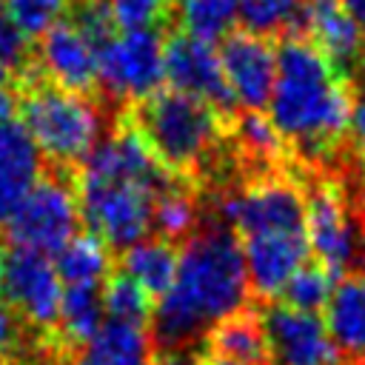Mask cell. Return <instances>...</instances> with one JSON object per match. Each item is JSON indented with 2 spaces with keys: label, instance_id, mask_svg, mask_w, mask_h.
<instances>
[{
  "label": "cell",
  "instance_id": "obj_1",
  "mask_svg": "<svg viewBox=\"0 0 365 365\" xmlns=\"http://www.w3.org/2000/svg\"><path fill=\"white\" fill-rule=\"evenodd\" d=\"M248 271L240 237L225 225H208L185 240L171 288L157 297L151 325L160 345L180 348L217 322L240 314L248 297Z\"/></svg>",
  "mask_w": 365,
  "mask_h": 365
},
{
  "label": "cell",
  "instance_id": "obj_2",
  "mask_svg": "<svg viewBox=\"0 0 365 365\" xmlns=\"http://www.w3.org/2000/svg\"><path fill=\"white\" fill-rule=\"evenodd\" d=\"M351 108L342 71L305 34H288L277 46V80L268 100V120L282 140L322 160L348 134Z\"/></svg>",
  "mask_w": 365,
  "mask_h": 365
},
{
  "label": "cell",
  "instance_id": "obj_3",
  "mask_svg": "<svg viewBox=\"0 0 365 365\" xmlns=\"http://www.w3.org/2000/svg\"><path fill=\"white\" fill-rule=\"evenodd\" d=\"M131 125L171 174H191L202 168L222 137L220 111L174 88H160L140 100L134 106Z\"/></svg>",
  "mask_w": 365,
  "mask_h": 365
},
{
  "label": "cell",
  "instance_id": "obj_4",
  "mask_svg": "<svg viewBox=\"0 0 365 365\" xmlns=\"http://www.w3.org/2000/svg\"><path fill=\"white\" fill-rule=\"evenodd\" d=\"M20 123L40 154L57 165L83 163L100 137V114L83 94L60 86H34L20 103Z\"/></svg>",
  "mask_w": 365,
  "mask_h": 365
},
{
  "label": "cell",
  "instance_id": "obj_5",
  "mask_svg": "<svg viewBox=\"0 0 365 365\" xmlns=\"http://www.w3.org/2000/svg\"><path fill=\"white\" fill-rule=\"evenodd\" d=\"M80 220L91 237L125 251L154 228V194L137 182L77 177Z\"/></svg>",
  "mask_w": 365,
  "mask_h": 365
},
{
  "label": "cell",
  "instance_id": "obj_6",
  "mask_svg": "<svg viewBox=\"0 0 365 365\" xmlns=\"http://www.w3.org/2000/svg\"><path fill=\"white\" fill-rule=\"evenodd\" d=\"M80 225V200L77 191L57 180L40 177L34 188L23 197L17 211L3 225L14 248H29L40 254H57Z\"/></svg>",
  "mask_w": 365,
  "mask_h": 365
},
{
  "label": "cell",
  "instance_id": "obj_7",
  "mask_svg": "<svg viewBox=\"0 0 365 365\" xmlns=\"http://www.w3.org/2000/svg\"><path fill=\"white\" fill-rule=\"evenodd\" d=\"M163 80V37L157 29L123 31L97 48V83L111 100L140 103L160 91Z\"/></svg>",
  "mask_w": 365,
  "mask_h": 365
},
{
  "label": "cell",
  "instance_id": "obj_8",
  "mask_svg": "<svg viewBox=\"0 0 365 365\" xmlns=\"http://www.w3.org/2000/svg\"><path fill=\"white\" fill-rule=\"evenodd\" d=\"M220 225L234 234L259 237V234H285L305 231V197L288 180L268 177L242 191H228L217 202Z\"/></svg>",
  "mask_w": 365,
  "mask_h": 365
},
{
  "label": "cell",
  "instance_id": "obj_9",
  "mask_svg": "<svg viewBox=\"0 0 365 365\" xmlns=\"http://www.w3.org/2000/svg\"><path fill=\"white\" fill-rule=\"evenodd\" d=\"M3 299L31 328L48 331L57 325L63 279L54 268V259L29 248H9L0 254Z\"/></svg>",
  "mask_w": 365,
  "mask_h": 365
},
{
  "label": "cell",
  "instance_id": "obj_10",
  "mask_svg": "<svg viewBox=\"0 0 365 365\" xmlns=\"http://www.w3.org/2000/svg\"><path fill=\"white\" fill-rule=\"evenodd\" d=\"M271 365H342V351L325 319L311 311L271 302L259 314Z\"/></svg>",
  "mask_w": 365,
  "mask_h": 365
},
{
  "label": "cell",
  "instance_id": "obj_11",
  "mask_svg": "<svg viewBox=\"0 0 365 365\" xmlns=\"http://www.w3.org/2000/svg\"><path fill=\"white\" fill-rule=\"evenodd\" d=\"M163 74L174 91L197 97L214 106L220 114L237 108L222 74L220 51H214L211 43H202L182 31L171 34L168 40H163Z\"/></svg>",
  "mask_w": 365,
  "mask_h": 365
},
{
  "label": "cell",
  "instance_id": "obj_12",
  "mask_svg": "<svg viewBox=\"0 0 365 365\" xmlns=\"http://www.w3.org/2000/svg\"><path fill=\"white\" fill-rule=\"evenodd\" d=\"M80 165H83L80 177L137 182V185L148 188L154 197L174 188L171 171L154 157V151L148 148L143 134L131 125V120H128V125H120L108 140L97 143Z\"/></svg>",
  "mask_w": 365,
  "mask_h": 365
},
{
  "label": "cell",
  "instance_id": "obj_13",
  "mask_svg": "<svg viewBox=\"0 0 365 365\" xmlns=\"http://www.w3.org/2000/svg\"><path fill=\"white\" fill-rule=\"evenodd\" d=\"M220 63L234 103L242 111H262L277 80L274 46L251 31H231L220 46Z\"/></svg>",
  "mask_w": 365,
  "mask_h": 365
},
{
  "label": "cell",
  "instance_id": "obj_14",
  "mask_svg": "<svg viewBox=\"0 0 365 365\" xmlns=\"http://www.w3.org/2000/svg\"><path fill=\"white\" fill-rule=\"evenodd\" d=\"M305 237L317 262L336 277L354 262L356 231L348 220L339 191H334L331 185H322L311 197H305Z\"/></svg>",
  "mask_w": 365,
  "mask_h": 365
},
{
  "label": "cell",
  "instance_id": "obj_15",
  "mask_svg": "<svg viewBox=\"0 0 365 365\" xmlns=\"http://www.w3.org/2000/svg\"><path fill=\"white\" fill-rule=\"evenodd\" d=\"M248 285L257 297L274 299L282 294L288 279L305 265L311 257L305 231H285V234H259L242 240Z\"/></svg>",
  "mask_w": 365,
  "mask_h": 365
},
{
  "label": "cell",
  "instance_id": "obj_16",
  "mask_svg": "<svg viewBox=\"0 0 365 365\" xmlns=\"http://www.w3.org/2000/svg\"><path fill=\"white\" fill-rule=\"evenodd\" d=\"M299 26H305V37L339 68H359L365 57V31L354 20V14L342 6V0H311L302 9Z\"/></svg>",
  "mask_w": 365,
  "mask_h": 365
},
{
  "label": "cell",
  "instance_id": "obj_17",
  "mask_svg": "<svg viewBox=\"0 0 365 365\" xmlns=\"http://www.w3.org/2000/svg\"><path fill=\"white\" fill-rule=\"evenodd\" d=\"M40 66L54 86L83 94L97 83V46L71 20H60L43 34Z\"/></svg>",
  "mask_w": 365,
  "mask_h": 365
},
{
  "label": "cell",
  "instance_id": "obj_18",
  "mask_svg": "<svg viewBox=\"0 0 365 365\" xmlns=\"http://www.w3.org/2000/svg\"><path fill=\"white\" fill-rule=\"evenodd\" d=\"M43 154L20 120L0 125V228L40 180Z\"/></svg>",
  "mask_w": 365,
  "mask_h": 365
},
{
  "label": "cell",
  "instance_id": "obj_19",
  "mask_svg": "<svg viewBox=\"0 0 365 365\" xmlns=\"http://www.w3.org/2000/svg\"><path fill=\"white\" fill-rule=\"evenodd\" d=\"M74 365H154L145 325L106 319L100 331L80 345Z\"/></svg>",
  "mask_w": 365,
  "mask_h": 365
},
{
  "label": "cell",
  "instance_id": "obj_20",
  "mask_svg": "<svg viewBox=\"0 0 365 365\" xmlns=\"http://www.w3.org/2000/svg\"><path fill=\"white\" fill-rule=\"evenodd\" d=\"M325 325L342 356L365 362V274L336 282L334 297L325 305Z\"/></svg>",
  "mask_w": 365,
  "mask_h": 365
},
{
  "label": "cell",
  "instance_id": "obj_21",
  "mask_svg": "<svg viewBox=\"0 0 365 365\" xmlns=\"http://www.w3.org/2000/svg\"><path fill=\"white\" fill-rule=\"evenodd\" d=\"M177 265H180V251L174 248V242L163 237H145L137 245L125 248L120 257V271L131 277L151 297H163L171 288L177 277Z\"/></svg>",
  "mask_w": 365,
  "mask_h": 365
},
{
  "label": "cell",
  "instance_id": "obj_22",
  "mask_svg": "<svg viewBox=\"0 0 365 365\" xmlns=\"http://www.w3.org/2000/svg\"><path fill=\"white\" fill-rule=\"evenodd\" d=\"M111 248L91 234H74L57 254L54 268L66 285H97L108 279Z\"/></svg>",
  "mask_w": 365,
  "mask_h": 365
},
{
  "label": "cell",
  "instance_id": "obj_23",
  "mask_svg": "<svg viewBox=\"0 0 365 365\" xmlns=\"http://www.w3.org/2000/svg\"><path fill=\"white\" fill-rule=\"evenodd\" d=\"M211 342V356H225L237 362H251L262 365L268 362V348H265V334L259 325V317L254 314H231L228 319L217 322L208 331Z\"/></svg>",
  "mask_w": 365,
  "mask_h": 365
},
{
  "label": "cell",
  "instance_id": "obj_24",
  "mask_svg": "<svg viewBox=\"0 0 365 365\" xmlns=\"http://www.w3.org/2000/svg\"><path fill=\"white\" fill-rule=\"evenodd\" d=\"M106 322L103 294L97 285H66L57 314V328L68 342H88Z\"/></svg>",
  "mask_w": 365,
  "mask_h": 365
},
{
  "label": "cell",
  "instance_id": "obj_25",
  "mask_svg": "<svg viewBox=\"0 0 365 365\" xmlns=\"http://www.w3.org/2000/svg\"><path fill=\"white\" fill-rule=\"evenodd\" d=\"M177 23L182 34L214 46L240 23V0H177Z\"/></svg>",
  "mask_w": 365,
  "mask_h": 365
},
{
  "label": "cell",
  "instance_id": "obj_26",
  "mask_svg": "<svg viewBox=\"0 0 365 365\" xmlns=\"http://www.w3.org/2000/svg\"><path fill=\"white\" fill-rule=\"evenodd\" d=\"M103 311H106V319H117V322H131V325H145L151 322V314H154V302H151V294L143 291L131 277H125L123 271L120 274H111L103 288Z\"/></svg>",
  "mask_w": 365,
  "mask_h": 365
},
{
  "label": "cell",
  "instance_id": "obj_27",
  "mask_svg": "<svg viewBox=\"0 0 365 365\" xmlns=\"http://www.w3.org/2000/svg\"><path fill=\"white\" fill-rule=\"evenodd\" d=\"M336 274L328 271L325 265L314 262V265H302L291 279L288 285L282 288V302L291 305V308H299V311H311L317 314L319 308H325L334 297V288H336Z\"/></svg>",
  "mask_w": 365,
  "mask_h": 365
},
{
  "label": "cell",
  "instance_id": "obj_28",
  "mask_svg": "<svg viewBox=\"0 0 365 365\" xmlns=\"http://www.w3.org/2000/svg\"><path fill=\"white\" fill-rule=\"evenodd\" d=\"M299 0H240V23L245 26V31L259 37L299 26Z\"/></svg>",
  "mask_w": 365,
  "mask_h": 365
},
{
  "label": "cell",
  "instance_id": "obj_29",
  "mask_svg": "<svg viewBox=\"0 0 365 365\" xmlns=\"http://www.w3.org/2000/svg\"><path fill=\"white\" fill-rule=\"evenodd\" d=\"M197 225V205L182 188H168L154 200V228L163 240H188Z\"/></svg>",
  "mask_w": 365,
  "mask_h": 365
},
{
  "label": "cell",
  "instance_id": "obj_30",
  "mask_svg": "<svg viewBox=\"0 0 365 365\" xmlns=\"http://www.w3.org/2000/svg\"><path fill=\"white\" fill-rule=\"evenodd\" d=\"M234 134L240 148L257 163H271L282 154V134L259 111H242V117H237Z\"/></svg>",
  "mask_w": 365,
  "mask_h": 365
},
{
  "label": "cell",
  "instance_id": "obj_31",
  "mask_svg": "<svg viewBox=\"0 0 365 365\" xmlns=\"http://www.w3.org/2000/svg\"><path fill=\"white\" fill-rule=\"evenodd\" d=\"M9 17L20 26L26 37L46 34L68 9V0H3Z\"/></svg>",
  "mask_w": 365,
  "mask_h": 365
},
{
  "label": "cell",
  "instance_id": "obj_32",
  "mask_svg": "<svg viewBox=\"0 0 365 365\" xmlns=\"http://www.w3.org/2000/svg\"><path fill=\"white\" fill-rule=\"evenodd\" d=\"M114 26L123 31L154 29L168 14V0H108Z\"/></svg>",
  "mask_w": 365,
  "mask_h": 365
},
{
  "label": "cell",
  "instance_id": "obj_33",
  "mask_svg": "<svg viewBox=\"0 0 365 365\" xmlns=\"http://www.w3.org/2000/svg\"><path fill=\"white\" fill-rule=\"evenodd\" d=\"M71 23L100 48L106 40L114 37V17L108 0H74Z\"/></svg>",
  "mask_w": 365,
  "mask_h": 365
},
{
  "label": "cell",
  "instance_id": "obj_34",
  "mask_svg": "<svg viewBox=\"0 0 365 365\" xmlns=\"http://www.w3.org/2000/svg\"><path fill=\"white\" fill-rule=\"evenodd\" d=\"M0 63L9 71L29 66V37L9 17V11L3 9V0H0Z\"/></svg>",
  "mask_w": 365,
  "mask_h": 365
},
{
  "label": "cell",
  "instance_id": "obj_35",
  "mask_svg": "<svg viewBox=\"0 0 365 365\" xmlns=\"http://www.w3.org/2000/svg\"><path fill=\"white\" fill-rule=\"evenodd\" d=\"M359 80H356V94H354V108H351V125H348V134L356 145V154L365 160V57L356 68Z\"/></svg>",
  "mask_w": 365,
  "mask_h": 365
},
{
  "label": "cell",
  "instance_id": "obj_36",
  "mask_svg": "<svg viewBox=\"0 0 365 365\" xmlns=\"http://www.w3.org/2000/svg\"><path fill=\"white\" fill-rule=\"evenodd\" d=\"M17 339H20V319H17V314L0 299V359L9 356V354L17 348Z\"/></svg>",
  "mask_w": 365,
  "mask_h": 365
},
{
  "label": "cell",
  "instance_id": "obj_37",
  "mask_svg": "<svg viewBox=\"0 0 365 365\" xmlns=\"http://www.w3.org/2000/svg\"><path fill=\"white\" fill-rule=\"evenodd\" d=\"M154 365H208L202 356H194L191 351H168L160 359H154Z\"/></svg>",
  "mask_w": 365,
  "mask_h": 365
},
{
  "label": "cell",
  "instance_id": "obj_38",
  "mask_svg": "<svg viewBox=\"0 0 365 365\" xmlns=\"http://www.w3.org/2000/svg\"><path fill=\"white\" fill-rule=\"evenodd\" d=\"M14 111H17L14 94H11L6 86H0V125L9 123V120H14Z\"/></svg>",
  "mask_w": 365,
  "mask_h": 365
},
{
  "label": "cell",
  "instance_id": "obj_39",
  "mask_svg": "<svg viewBox=\"0 0 365 365\" xmlns=\"http://www.w3.org/2000/svg\"><path fill=\"white\" fill-rule=\"evenodd\" d=\"M342 6L354 14V20L359 23V29L365 31V0H342Z\"/></svg>",
  "mask_w": 365,
  "mask_h": 365
},
{
  "label": "cell",
  "instance_id": "obj_40",
  "mask_svg": "<svg viewBox=\"0 0 365 365\" xmlns=\"http://www.w3.org/2000/svg\"><path fill=\"white\" fill-rule=\"evenodd\" d=\"M208 365H251V362H237V359H225V356H208Z\"/></svg>",
  "mask_w": 365,
  "mask_h": 365
},
{
  "label": "cell",
  "instance_id": "obj_41",
  "mask_svg": "<svg viewBox=\"0 0 365 365\" xmlns=\"http://www.w3.org/2000/svg\"><path fill=\"white\" fill-rule=\"evenodd\" d=\"M6 83H9V68L0 63V86H6Z\"/></svg>",
  "mask_w": 365,
  "mask_h": 365
},
{
  "label": "cell",
  "instance_id": "obj_42",
  "mask_svg": "<svg viewBox=\"0 0 365 365\" xmlns=\"http://www.w3.org/2000/svg\"><path fill=\"white\" fill-rule=\"evenodd\" d=\"M0 299H3V277H0Z\"/></svg>",
  "mask_w": 365,
  "mask_h": 365
}]
</instances>
